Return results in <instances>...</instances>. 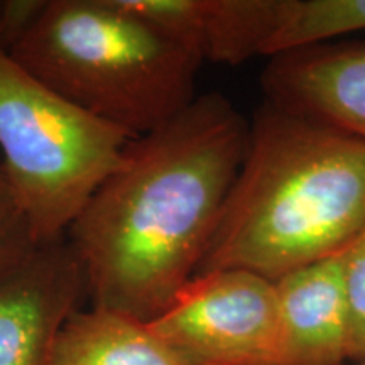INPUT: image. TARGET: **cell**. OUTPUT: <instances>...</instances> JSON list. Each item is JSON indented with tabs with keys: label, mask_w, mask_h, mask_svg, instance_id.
Instances as JSON below:
<instances>
[{
	"label": "cell",
	"mask_w": 365,
	"mask_h": 365,
	"mask_svg": "<svg viewBox=\"0 0 365 365\" xmlns=\"http://www.w3.org/2000/svg\"><path fill=\"white\" fill-rule=\"evenodd\" d=\"M247 120L218 91L129 140L66 240L91 307L153 322L198 272L244 161Z\"/></svg>",
	"instance_id": "obj_1"
},
{
	"label": "cell",
	"mask_w": 365,
	"mask_h": 365,
	"mask_svg": "<svg viewBox=\"0 0 365 365\" xmlns=\"http://www.w3.org/2000/svg\"><path fill=\"white\" fill-rule=\"evenodd\" d=\"M364 223L365 140L264 100L196 274L245 269L277 282L339 255Z\"/></svg>",
	"instance_id": "obj_2"
},
{
	"label": "cell",
	"mask_w": 365,
	"mask_h": 365,
	"mask_svg": "<svg viewBox=\"0 0 365 365\" xmlns=\"http://www.w3.org/2000/svg\"><path fill=\"white\" fill-rule=\"evenodd\" d=\"M11 56L75 107L137 139L198 97L203 61L125 0H48Z\"/></svg>",
	"instance_id": "obj_3"
},
{
	"label": "cell",
	"mask_w": 365,
	"mask_h": 365,
	"mask_svg": "<svg viewBox=\"0 0 365 365\" xmlns=\"http://www.w3.org/2000/svg\"><path fill=\"white\" fill-rule=\"evenodd\" d=\"M129 140L0 49V161L36 244L65 239Z\"/></svg>",
	"instance_id": "obj_4"
},
{
	"label": "cell",
	"mask_w": 365,
	"mask_h": 365,
	"mask_svg": "<svg viewBox=\"0 0 365 365\" xmlns=\"http://www.w3.org/2000/svg\"><path fill=\"white\" fill-rule=\"evenodd\" d=\"M148 323L188 365H276V282L245 269L196 274Z\"/></svg>",
	"instance_id": "obj_5"
},
{
	"label": "cell",
	"mask_w": 365,
	"mask_h": 365,
	"mask_svg": "<svg viewBox=\"0 0 365 365\" xmlns=\"http://www.w3.org/2000/svg\"><path fill=\"white\" fill-rule=\"evenodd\" d=\"M83 294L85 269L66 237L38 245L0 279V365H48Z\"/></svg>",
	"instance_id": "obj_6"
},
{
	"label": "cell",
	"mask_w": 365,
	"mask_h": 365,
	"mask_svg": "<svg viewBox=\"0 0 365 365\" xmlns=\"http://www.w3.org/2000/svg\"><path fill=\"white\" fill-rule=\"evenodd\" d=\"M267 59L266 100L365 140V39H333Z\"/></svg>",
	"instance_id": "obj_7"
},
{
	"label": "cell",
	"mask_w": 365,
	"mask_h": 365,
	"mask_svg": "<svg viewBox=\"0 0 365 365\" xmlns=\"http://www.w3.org/2000/svg\"><path fill=\"white\" fill-rule=\"evenodd\" d=\"M135 14L202 61L240 65L264 56L279 29L284 0H125Z\"/></svg>",
	"instance_id": "obj_8"
},
{
	"label": "cell",
	"mask_w": 365,
	"mask_h": 365,
	"mask_svg": "<svg viewBox=\"0 0 365 365\" xmlns=\"http://www.w3.org/2000/svg\"><path fill=\"white\" fill-rule=\"evenodd\" d=\"M279 346L276 365H349L340 257L325 259L276 282Z\"/></svg>",
	"instance_id": "obj_9"
},
{
	"label": "cell",
	"mask_w": 365,
	"mask_h": 365,
	"mask_svg": "<svg viewBox=\"0 0 365 365\" xmlns=\"http://www.w3.org/2000/svg\"><path fill=\"white\" fill-rule=\"evenodd\" d=\"M48 365H188L148 322L93 308L76 309Z\"/></svg>",
	"instance_id": "obj_10"
},
{
	"label": "cell",
	"mask_w": 365,
	"mask_h": 365,
	"mask_svg": "<svg viewBox=\"0 0 365 365\" xmlns=\"http://www.w3.org/2000/svg\"><path fill=\"white\" fill-rule=\"evenodd\" d=\"M365 31V0H284L266 58Z\"/></svg>",
	"instance_id": "obj_11"
},
{
	"label": "cell",
	"mask_w": 365,
	"mask_h": 365,
	"mask_svg": "<svg viewBox=\"0 0 365 365\" xmlns=\"http://www.w3.org/2000/svg\"><path fill=\"white\" fill-rule=\"evenodd\" d=\"M350 362L365 364V223L339 254Z\"/></svg>",
	"instance_id": "obj_12"
},
{
	"label": "cell",
	"mask_w": 365,
	"mask_h": 365,
	"mask_svg": "<svg viewBox=\"0 0 365 365\" xmlns=\"http://www.w3.org/2000/svg\"><path fill=\"white\" fill-rule=\"evenodd\" d=\"M48 0H2L0 2V49L11 53L33 29Z\"/></svg>",
	"instance_id": "obj_13"
},
{
	"label": "cell",
	"mask_w": 365,
	"mask_h": 365,
	"mask_svg": "<svg viewBox=\"0 0 365 365\" xmlns=\"http://www.w3.org/2000/svg\"><path fill=\"white\" fill-rule=\"evenodd\" d=\"M38 247L17 212H0V279Z\"/></svg>",
	"instance_id": "obj_14"
},
{
	"label": "cell",
	"mask_w": 365,
	"mask_h": 365,
	"mask_svg": "<svg viewBox=\"0 0 365 365\" xmlns=\"http://www.w3.org/2000/svg\"><path fill=\"white\" fill-rule=\"evenodd\" d=\"M0 212H16V208H14V202H12L11 188H9V182H7V176L6 173H4L2 161H0Z\"/></svg>",
	"instance_id": "obj_15"
},
{
	"label": "cell",
	"mask_w": 365,
	"mask_h": 365,
	"mask_svg": "<svg viewBox=\"0 0 365 365\" xmlns=\"http://www.w3.org/2000/svg\"><path fill=\"white\" fill-rule=\"evenodd\" d=\"M0 2H2V0H0Z\"/></svg>",
	"instance_id": "obj_16"
},
{
	"label": "cell",
	"mask_w": 365,
	"mask_h": 365,
	"mask_svg": "<svg viewBox=\"0 0 365 365\" xmlns=\"http://www.w3.org/2000/svg\"><path fill=\"white\" fill-rule=\"evenodd\" d=\"M362 365H365V364H362Z\"/></svg>",
	"instance_id": "obj_17"
}]
</instances>
